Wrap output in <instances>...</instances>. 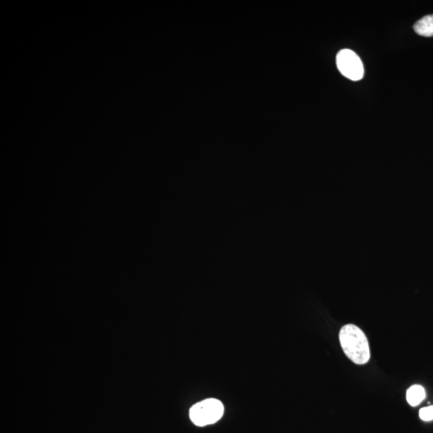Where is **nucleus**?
Segmentation results:
<instances>
[{
	"mask_svg": "<svg viewBox=\"0 0 433 433\" xmlns=\"http://www.w3.org/2000/svg\"><path fill=\"white\" fill-rule=\"evenodd\" d=\"M339 336L343 352L353 363L363 365L370 360V348L361 328L353 324L345 325Z\"/></svg>",
	"mask_w": 433,
	"mask_h": 433,
	"instance_id": "nucleus-1",
	"label": "nucleus"
},
{
	"mask_svg": "<svg viewBox=\"0 0 433 433\" xmlns=\"http://www.w3.org/2000/svg\"><path fill=\"white\" fill-rule=\"evenodd\" d=\"M224 414L223 403L216 399H208L197 403L190 410V418L197 426L215 424Z\"/></svg>",
	"mask_w": 433,
	"mask_h": 433,
	"instance_id": "nucleus-2",
	"label": "nucleus"
},
{
	"mask_svg": "<svg viewBox=\"0 0 433 433\" xmlns=\"http://www.w3.org/2000/svg\"><path fill=\"white\" fill-rule=\"evenodd\" d=\"M338 70L342 75L351 81H361L364 75V68L361 58L349 49H343L336 57Z\"/></svg>",
	"mask_w": 433,
	"mask_h": 433,
	"instance_id": "nucleus-3",
	"label": "nucleus"
},
{
	"mask_svg": "<svg viewBox=\"0 0 433 433\" xmlns=\"http://www.w3.org/2000/svg\"><path fill=\"white\" fill-rule=\"evenodd\" d=\"M414 30L418 35L433 37V14L426 16L418 21L414 26Z\"/></svg>",
	"mask_w": 433,
	"mask_h": 433,
	"instance_id": "nucleus-4",
	"label": "nucleus"
},
{
	"mask_svg": "<svg viewBox=\"0 0 433 433\" xmlns=\"http://www.w3.org/2000/svg\"><path fill=\"white\" fill-rule=\"evenodd\" d=\"M425 391L421 385H413L408 388L407 392V401L411 406L415 407L425 400Z\"/></svg>",
	"mask_w": 433,
	"mask_h": 433,
	"instance_id": "nucleus-5",
	"label": "nucleus"
},
{
	"mask_svg": "<svg viewBox=\"0 0 433 433\" xmlns=\"http://www.w3.org/2000/svg\"><path fill=\"white\" fill-rule=\"evenodd\" d=\"M420 417L422 421H430L433 420V406L422 408L420 411Z\"/></svg>",
	"mask_w": 433,
	"mask_h": 433,
	"instance_id": "nucleus-6",
	"label": "nucleus"
}]
</instances>
